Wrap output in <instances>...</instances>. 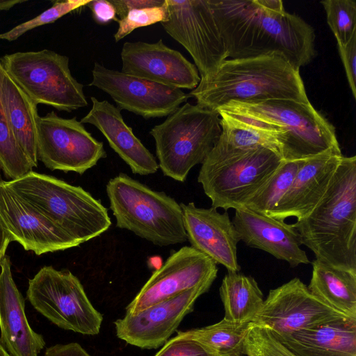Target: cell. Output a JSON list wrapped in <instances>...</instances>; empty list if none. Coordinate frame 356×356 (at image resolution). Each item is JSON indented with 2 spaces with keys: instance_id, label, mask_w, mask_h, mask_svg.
<instances>
[{
  "instance_id": "4fadbf2b",
  "label": "cell",
  "mask_w": 356,
  "mask_h": 356,
  "mask_svg": "<svg viewBox=\"0 0 356 356\" xmlns=\"http://www.w3.org/2000/svg\"><path fill=\"white\" fill-rule=\"evenodd\" d=\"M343 317L348 316L325 305L295 277L270 290L250 325L284 336Z\"/></svg>"
},
{
  "instance_id": "3957f363",
  "label": "cell",
  "mask_w": 356,
  "mask_h": 356,
  "mask_svg": "<svg viewBox=\"0 0 356 356\" xmlns=\"http://www.w3.org/2000/svg\"><path fill=\"white\" fill-rule=\"evenodd\" d=\"M188 95L197 104L213 111L232 101L309 102L300 70L278 54L226 59L216 72L201 78Z\"/></svg>"
},
{
  "instance_id": "4316f807",
  "label": "cell",
  "mask_w": 356,
  "mask_h": 356,
  "mask_svg": "<svg viewBox=\"0 0 356 356\" xmlns=\"http://www.w3.org/2000/svg\"><path fill=\"white\" fill-rule=\"evenodd\" d=\"M219 292L225 309L224 318L235 323H249L264 301L254 278L239 272H227Z\"/></svg>"
},
{
  "instance_id": "f546056e",
  "label": "cell",
  "mask_w": 356,
  "mask_h": 356,
  "mask_svg": "<svg viewBox=\"0 0 356 356\" xmlns=\"http://www.w3.org/2000/svg\"><path fill=\"white\" fill-rule=\"evenodd\" d=\"M304 161H283L273 175L249 198L244 207L268 216L290 188Z\"/></svg>"
},
{
  "instance_id": "f1b7e54d",
  "label": "cell",
  "mask_w": 356,
  "mask_h": 356,
  "mask_svg": "<svg viewBox=\"0 0 356 356\" xmlns=\"http://www.w3.org/2000/svg\"><path fill=\"white\" fill-rule=\"evenodd\" d=\"M218 114L220 117L221 127L220 135L216 141L218 144L236 149L265 147L281 155L280 145L271 133L258 128L239 116L222 111L218 112Z\"/></svg>"
},
{
  "instance_id": "d4e9b609",
  "label": "cell",
  "mask_w": 356,
  "mask_h": 356,
  "mask_svg": "<svg viewBox=\"0 0 356 356\" xmlns=\"http://www.w3.org/2000/svg\"><path fill=\"white\" fill-rule=\"evenodd\" d=\"M0 86L3 108L13 135L35 168L38 161L37 127L40 116L37 104L3 70L2 65Z\"/></svg>"
},
{
  "instance_id": "ab89813d",
  "label": "cell",
  "mask_w": 356,
  "mask_h": 356,
  "mask_svg": "<svg viewBox=\"0 0 356 356\" xmlns=\"http://www.w3.org/2000/svg\"><path fill=\"white\" fill-rule=\"evenodd\" d=\"M44 356H91L78 343L56 344L47 348Z\"/></svg>"
},
{
  "instance_id": "ba28073f",
  "label": "cell",
  "mask_w": 356,
  "mask_h": 356,
  "mask_svg": "<svg viewBox=\"0 0 356 356\" xmlns=\"http://www.w3.org/2000/svg\"><path fill=\"white\" fill-rule=\"evenodd\" d=\"M221 133L220 116L198 104L186 103L152 128L159 167L163 174L184 182L190 170L202 163Z\"/></svg>"
},
{
  "instance_id": "836d02e7",
  "label": "cell",
  "mask_w": 356,
  "mask_h": 356,
  "mask_svg": "<svg viewBox=\"0 0 356 356\" xmlns=\"http://www.w3.org/2000/svg\"><path fill=\"white\" fill-rule=\"evenodd\" d=\"M247 356H298L281 343L266 328L250 325L245 343Z\"/></svg>"
},
{
  "instance_id": "cb8c5ba5",
  "label": "cell",
  "mask_w": 356,
  "mask_h": 356,
  "mask_svg": "<svg viewBox=\"0 0 356 356\" xmlns=\"http://www.w3.org/2000/svg\"><path fill=\"white\" fill-rule=\"evenodd\" d=\"M273 336L298 356H356L354 318L343 317L290 334Z\"/></svg>"
},
{
  "instance_id": "4dcf8cb0",
  "label": "cell",
  "mask_w": 356,
  "mask_h": 356,
  "mask_svg": "<svg viewBox=\"0 0 356 356\" xmlns=\"http://www.w3.org/2000/svg\"><path fill=\"white\" fill-rule=\"evenodd\" d=\"M1 64L0 61V75ZM33 165L18 145L3 108L0 86V169L11 180L32 171Z\"/></svg>"
},
{
  "instance_id": "52a82bcc",
  "label": "cell",
  "mask_w": 356,
  "mask_h": 356,
  "mask_svg": "<svg viewBox=\"0 0 356 356\" xmlns=\"http://www.w3.org/2000/svg\"><path fill=\"white\" fill-rule=\"evenodd\" d=\"M283 161L268 148L229 149L216 143L202 163L197 181L212 207L235 210L245 207Z\"/></svg>"
},
{
  "instance_id": "2e32d148",
  "label": "cell",
  "mask_w": 356,
  "mask_h": 356,
  "mask_svg": "<svg viewBox=\"0 0 356 356\" xmlns=\"http://www.w3.org/2000/svg\"><path fill=\"white\" fill-rule=\"evenodd\" d=\"M211 285L212 283H206L136 314H126L114 322L117 337L144 349L163 346L183 318L193 311L197 299L207 292Z\"/></svg>"
},
{
  "instance_id": "9a60e30c",
  "label": "cell",
  "mask_w": 356,
  "mask_h": 356,
  "mask_svg": "<svg viewBox=\"0 0 356 356\" xmlns=\"http://www.w3.org/2000/svg\"><path fill=\"white\" fill-rule=\"evenodd\" d=\"M218 271L211 259L191 246H184L152 273L127 305L126 314H136L196 286L213 284Z\"/></svg>"
},
{
  "instance_id": "6da1fadb",
  "label": "cell",
  "mask_w": 356,
  "mask_h": 356,
  "mask_svg": "<svg viewBox=\"0 0 356 356\" xmlns=\"http://www.w3.org/2000/svg\"><path fill=\"white\" fill-rule=\"evenodd\" d=\"M229 58L283 56L296 70L316 56L314 29L281 0H208Z\"/></svg>"
},
{
  "instance_id": "7c38bea8",
  "label": "cell",
  "mask_w": 356,
  "mask_h": 356,
  "mask_svg": "<svg viewBox=\"0 0 356 356\" xmlns=\"http://www.w3.org/2000/svg\"><path fill=\"white\" fill-rule=\"evenodd\" d=\"M37 156L51 170L82 175L106 158V152L103 143L76 117L63 118L51 111L38 121Z\"/></svg>"
},
{
  "instance_id": "484cf974",
  "label": "cell",
  "mask_w": 356,
  "mask_h": 356,
  "mask_svg": "<svg viewBox=\"0 0 356 356\" xmlns=\"http://www.w3.org/2000/svg\"><path fill=\"white\" fill-rule=\"evenodd\" d=\"M309 291L327 306L356 318V272L333 268L315 259Z\"/></svg>"
},
{
  "instance_id": "d590c367",
  "label": "cell",
  "mask_w": 356,
  "mask_h": 356,
  "mask_svg": "<svg viewBox=\"0 0 356 356\" xmlns=\"http://www.w3.org/2000/svg\"><path fill=\"white\" fill-rule=\"evenodd\" d=\"M154 356H216L197 341L177 334L168 340Z\"/></svg>"
},
{
  "instance_id": "74e56055",
  "label": "cell",
  "mask_w": 356,
  "mask_h": 356,
  "mask_svg": "<svg viewBox=\"0 0 356 356\" xmlns=\"http://www.w3.org/2000/svg\"><path fill=\"white\" fill-rule=\"evenodd\" d=\"M86 6L90 9L94 19L98 24H104L112 20H119L115 8L109 1L90 0Z\"/></svg>"
},
{
  "instance_id": "7402d4cb",
  "label": "cell",
  "mask_w": 356,
  "mask_h": 356,
  "mask_svg": "<svg viewBox=\"0 0 356 356\" xmlns=\"http://www.w3.org/2000/svg\"><path fill=\"white\" fill-rule=\"evenodd\" d=\"M0 269V343L11 356H38L45 341L29 323L8 256L1 261Z\"/></svg>"
},
{
  "instance_id": "30bf717a",
  "label": "cell",
  "mask_w": 356,
  "mask_h": 356,
  "mask_svg": "<svg viewBox=\"0 0 356 356\" xmlns=\"http://www.w3.org/2000/svg\"><path fill=\"white\" fill-rule=\"evenodd\" d=\"M26 296L38 312L58 327L85 335L99 333L103 316L70 271L51 266L41 268L29 280Z\"/></svg>"
},
{
  "instance_id": "e0dca14e",
  "label": "cell",
  "mask_w": 356,
  "mask_h": 356,
  "mask_svg": "<svg viewBox=\"0 0 356 356\" xmlns=\"http://www.w3.org/2000/svg\"><path fill=\"white\" fill-rule=\"evenodd\" d=\"M0 218L10 241L37 255L80 244L31 204L0 183Z\"/></svg>"
},
{
  "instance_id": "603a6c76",
  "label": "cell",
  "mask_w": 356,
  "mask_h": 356,
  "mask_svg": "<svg viewBox=\"0 0 356 356\" xmlns=\"http://www.w3.org/2000/svg\"><path fill=\"white\" fill-rule=\"evenodd\" d=\"M90 99L92 107L80 122L97 128L134 174L156 172L159 168L156 159L124 121L120 110L106 100L99 101L95 97Z\"/></svg>"
},
{
  "instance_id": "b9f144b4",
  "label": "cell",
  "mask_w": 356,
  "mask_h": 356,
  "mask_svg": "<svg viewBox=\"0 0 356 356\" xmlns=\"http://www.w3.org/2000/svg\"><path fill=\"white\" fill-rule=\"evenodd\" d=\"M26 1V0H0V11L8 10L15 6Z\"/></svg>"
},
{
  "instance_id": "8d00e7d4",
  "label": "cell",
  "mask_w": 356,
  "mask_h": 356,
  "mask_svg": "<svg viewBox=\"0 0 356 356\" xmlns=\"http://www.w3.org/2000/svg\"><path fill=\"white\" fill-rule=\"evenodd\" d=\"M337 48L352 95L356 99V33L346 44Z\"/></svg>"
},
{
  "instance_id": "e575fe53",
  "label": "cell",
  "mask_w": 356,
  "mask_h": 356,
  "mask_svg": "<svg viewBox=\"0 0 356 356\" xmlns=\"http://www.w3.org/2000/svg\"><path fill=\"white\" fill-rule=\"evenodd\" d=\"M166 18L165 2L161 6L131 10L124 17L118 20V28L113 35L114 39L118 42L136 29L161 23Z\"/></svg>"
},
{
  "instance_id": "d6a6232c",
  "label": "cell",
  "mask_w": 356,
  "mask_h": 356,
  "mask_svg": "<svg viewBox=\"0 0 356 356\" xmlns=\"http://www.w3.org/2000/svg\"><path fill=\"white\" fill-rule=\"evenodd\" d=\"M90 1V0L55 1L51 7L43 11L38 16L18 24L6 32L0 33V39L9 42L15 41L29 31L42 25L53 23L64 15L87 6Z\"/></svg>"
},
{
  "instance_id": "8fae6325",
  "label": "cell",
  "mask_w": 356,
  "mask_h": 356,
  "mask_svg": "<svg viewBox=\"0 0 356 356\" xmlns=\"http://www.w3.org/2000/svg\"><path fill=\"white\" fill-rule=\"evenodd\" d=\"M164 30L193 58L200 78L217 70L228 58L208 0H165Z\"/></svg>"
},
{
  "instance_id": "ffe728a7",
  "label": "cell",
  "mask_w": 356,
  "mask_h": 356,
  "mask_svg": "<svg viewBox=\"0 0 356 356\" xmlns=\"http://www.w3.org/2000/svg\"><path fill=\"white\" fill-rule=\"evenodd\" d=\"M232 222L246 245L264 250L293 268L311 263L292 224L245 207L235 209Z\"/></svg>"
},
{
  "instance_id": "9c48e42d",
  "label": "cell",
  "mask_w": 356,
  "mask_h": 356,
  "mask_svg": "<svg viewBox=\"0 0 356 356\" xmlns=\"http://www.w3.org/2000/svg\"><path fill=\"white\" fill-rule=\"evenodd\" d=\"M3 70L35 104L72 112L87 106L83 86L72 76L69 58L49 49L0 58Z\"/></svg>"
},
{
  "instance_id": "8992f818",
  "label": "cell",
  "mask_w": 356,
  "mask_h": 356,
  "mask_svg": "<svg viewBox=\"0 0 356 356\" xmlns=\"http://www.w3.org/2000/svg\"><path fill=\"white\" fill-rule=\"evenodd\" d=\"M116 227L159 246L188 241L181 204L165 193L120 173L106 184Z\"/></svg>"
},
{
  "instance_id": "5bb4252c",
  "label": "cell",
  "mask_w": 356,
  "mask_h": 356,
  "mask_svg": "<svg viewBox=\"0 0 356 356\" xmlns=\"http://www.w3.org/2000/svg\"><path fill=\"white\" fill-rule=\"evenodd\" d=\"M88 86L110 95L120 111L127 110L145 119L168 116L191 97L179 88L108 69L97 62Z\"/></svg>"
},
{
  "instance_id": "7bdbcfd3",
  "label": "cell",
  "mask_w": 356,
  "mask_h": 356,
  "mask_svg": "<svg viewBox=\"0 0 356 356\" xmlns=\"http://www.w3.org/2000/svg\"><path fill=\"white\" fill-rule=\"evenodd\" d=\"M0 356H11L9 353L0 343Z\"/></svg>"
},
{
  "instance_id": "f35d334b",
  "label": "cell",
  "mask_w": 356,
  "mask_h": 356,
  "mask_svg": "<svg viewBox=\"0 0 356 356\" xmlns=\"http://www.w3.org/2000/svg\"><path fill=\"white\" fill-rule=\"evenodd\" d=\"M115 7L117 15L122 19L131 10L161 6L165 0H110Z\"/></svg>"
},
{
  "instance_id": "d6986e66",
  "label": "cell",
  "mask_w": 356,
  "mask_h": 356,
  "mask_svg": "<svg viewBox=\"0 0 356 356\" xmlns=\"http://www.w3.org/2000/svg\"><path fill=\"white\" fill-rule=\"evenodd\" d=\"M180 204L191 246L225 266L227 272H239L240 239L227 211L220 213L214 207H198L194 202Z\"/></svg>"
},
{
  "instance_id": "7a4b0ae2",
  "label": "cell",
  "mask_w": 356,
  "mask_h": 356,
  "mask_svg": "<svg viewBox=\"0 0 356 356\" xmlns=\"http://www.w3.org/2000/svg\"><path fill=\"white\" fill-rule=\"evenodd\" d=\"M292 225L315 259L356 272L355 156H343L320 201Z\"/></svg>"
},
{
  "instance_id": "5b68a950",
  "label": "cell",
  "mask_w": 356,
  "mask_h": 356,
  "mask_svg": "<svg viewBox=\"0 0 356 356\" xmlns=\"http://www.w3.org/2000/svg\"><path fill=\"white\" fill-rule=\"evenodd\" d=\"M4 183L79 244L111 225L107 209L81 186L33 170Z\"/></svg>"
},
{
  "instance_id": "44dd1931",
  "label": "cell",
  "mask_w": 356,
  "mask_h": 356,
  "mask_svg": "<svg viewBox=\"0 0 356 356\" xmlns=\"http://www.w3.org/2000/svg\"><path fill=\"white\" fill-rule=\"evenodd\" d=\"M342 157L341 149H332L305 160L290 188L268 216L284 221L307 215L325 193Z\"/></svg>"
},
{
  "instance_id": "277c9868",
  "label": "cell",
  "mask_w": 356,
  "mask_h": 356,
  "mask_svg": "<svg viewBox=\"0 0 356 356\" xmlns=\"http://www.w3.org/2000/svg\"><path fill=\"white\" fill-rule=\"evenodd\" d=\"M219 111L239 116L271 133L280 145L284 161L305 160L332 149H341L334 127L310 102L232 101L216 111Z\"/></svg>"
},
{
  "instance_id": "ac0fdd59",
  "label": "cell",
  "mask_w": 356,
  "mask_h": 356,
  "mask_svg": "<svg viewBox=\"0 0 356 356\" xmlns=\"http://www.w3.org/2000/svg\"><path fill=\"white\" fill-rule=\"evenodd\" d=\"M122 72L179 89H195L200 76L195 64L179 51L156 42H126L121 51Z\"/></svg>"
},
{
  "instance_id": "60d3db41",
  "label": "cell",
  "mask_w": 356,
  "mask_h": 356,
  "mask_svg": "<svg viewBox=\"0 0 356 356\" xmlns=\"http://www.w3.org/2000/svg\"><path fill=\"white\" fill-rule=\"evenodd\" d=\"M3 181L0 174V183ZM11 242L9 236L6 232L0 218V262L6 256V252L9 243Z\"/></svg>"
},
{
  "instance_id": "83f0119b",
  "label": "cell",
  "mask_w": 356,
  "mask_h": 356,
  "mask_svg": "<svg viewBox=\"0 0 356 356\" xmlns=\"http://www.w3.org/2000/svg\"><path fill=\"white\" fill-rule=\"evenodd\" d=\"M249 328L250 323L238 324L223 318L215 324L177 334L197 341L216 356H242Z\"/></svg>"
},
{
  "instance_id": "1f68e13d",
  "label": "cell",
  "mask_w": 356,
  "mask_h": 356,
  "mask_svg": "<svg viewBox=\"0 0 356 356\" xmlns=\"http://www.w3.org/2000/svg\"><path fill=\"white\" fill-rule=\"evenodd\" d=\"M321 3L337 46L346 44L356 33V2L354 0H325Z\"/></svg>"
}]
</instances>
